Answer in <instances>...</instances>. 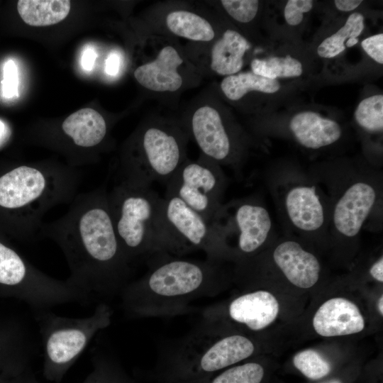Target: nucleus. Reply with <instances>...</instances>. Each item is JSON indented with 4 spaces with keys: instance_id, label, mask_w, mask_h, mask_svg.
I'll return each mask as SVG.
<instances>
[{
    "instance_id": "1",
    "label": "nucleus",
    "mask_w": 383,
    "mask_h": 383,
    "mask_svg": "<svg viewBox=\"0 0 383 383\" xmlns=\"http://www.w3.org/2000/svg\"><path fill=\"white\" fill-rule=\"evenodd\" d=\"M39 236L60 247L70 272L67 280L89 300L120 294L130 282L133 264L118 239L104 187L77 194L65 214L43 224Z\"/></svg>"
},
{
    "instance_id": "2",
    "label": "nucleus",
    "mask_w": 383,
    "mask_h": 383,
    "mask_svg": "<svg viewBox=\"0 0 383 383\" xmlns=\"http://www.w3.org/2000/svg\"><path fill=\"white\" fill-rule=\"evenodd\" d=\"M151 256L148 272L130 282L119 294L122 309L128 317H171L186 313L192 301L216 295L227 283L221 261L183 259L164 252Z\"/></svg>"
},
{
    "instance_id": "3",
    "label": "nucleus",
    "mask_w": 383,
    "mask_h": 383,
    "mask_svg": "<svg viewBox=\"0 0 383 383\" xmlns=\"http://www.w3.org/2000/svg\"><path fill=\"white\" fill-rule=\"evenodd\" d=\"M80 179V173L67 167L17 166L0 176V209L12 213L21 238L33 241L39 237L45 213L73 200Z\"/></svg>"
},
{
    "instance_id": "4",
    "label": "nucleus",
    "mask_w": 383,
    "mask_h": 383,
    "mask_svg": "<svg viewBox=\"0 0 383 383\" xmlns=\"http://www.w3.org/2000/svg\"><path fill=\"white\" fill-rule=\"evenodd\" d=\"M256 344L238 333L200 325L160 352L152 375L156 383H197L252 357Z\"/></svg>"
},
{
    "instance_id": "5",
    "label": "nucleus",
    "mask_w": 383,
    "mask_h": 383,
    "mask_svg": "<svg viewBox=\"0 0 383 383\" xmlns=\"http://www.w3.org/2000/svg\"><path fill=\"white\" fill-rule=\"evenodd\" d=\"M112 316L111 307L104 301L90 316L82 318L61 316L48 310L37 311L43 347L44 377L60 383L96 334L111 324Z\"/></svg>"
},
{
    "instance_id": "6",
    "label": "nucleus",
    "mask_w": 383,
    "mask_h": 383,
    "mask_svg": "<svg viewBox=\"0 0 383 383\" xmlns=\"http://www.w3.org/2000/svg\"><path fill=\"white\" fill-rule=\"evenodd\" d=\"M161 197L150 187L117 183L108 192L113 225L132 264L157 253V220Z\"/></svg>"
},
{
    "instance_id": "7",
    "label": "nucleus",
    "mask_w": 383,
    "mask_h": 383,
    "mask_svg": "<svg viewBox=\"0 0 383 383\" xmlns=\"http://www.w3.org/2000/svg\"><path fill=\"white\" fill-rule=\"evenodd\" d=\"M184 138L175 130L151 125L138 135L123 156L116 173L118 183L150 187L167 185L184 161Z\"/></svg>"
},
{
    "instance_id": "8",
    "label": "nucleus",
    "mask_w": 383,
    "mask_h": 383,
    "mask_svg": "<svg viewBox=\"0 0 383 383\" xmlns=\"http://www.w3.org/2000/svg\"><path fill=\"white\" fill-rule=\"evenodd\" d=\"M0 294L16 297L37 311L67 303L89 300L69 283L35 268L0 241Z\"/></svg>"
},
{
    "instance_id": "9",
    "label": "nucleus",
    "mask_w": 383,
    "mask_h": 383,
    "mask_svg": "<svg viewBox=\"0 0 383 383\" xmlns=\"http://www.w3.org/2000/svg\"><path fill=\"white\" fill-rule=\"evenodd\" d=\"M202 250L206 258L226 257L211 222L175 196L161 199L157 220V252L181 257Z\"/></svg>"
},
{
    "instance_id": "10",
    "label": "nucleus",
    "mask_w": 383,
    "mask_h": 383,
    "mask_svg": "<svg viewBox=\"0 0 383 383\" xmlns=\"http://www.w3.org/2000/svg\"><path fill=\"white\" fill-rule=\"evenodd\" d=\"M211 226L226 257L229 249L239 255H250L266 242L272 228L269 212L252 201L221 205L213 216Z\"/></svg>"
},
{
    "instance_id": "11",
    "label": "nucleus",
    "mask_w": 383,
    "mask_h": 383,
    "mask_svg": "<svg viewBox=\"0 0 383 383\" xmlns=\"http://www.w3.org/2000/svg\"><path fill=\"white\" fill-rule=\"evenodd\" d=\"M226 178L219 165L205 157L184 160L166 185L175 196L211 222L221 207Z\"/></svg>"
},
{
    "instance_id": "12",
    "label": "nucleus",
    "mask_w": 383,
    "mask_h": 383,
    "mask_svg": "<svg viewBox=\"0 0 383 383\" xmlns=\"http://www.w3.org/2000/svg\"><path fill=\"white\" fill-rule=\"evenodd\" d=\"M279 305L268 291L257 289L238 295L228 304L208 306L201 311L198 325L221 330L235 324L257 332L271 325L277 318Z\"/></svg>"
},
{
    "instance_id": "13",
    "label": "nucleus",
    "mask_w": 383,
    "mask_h": 383,
    "mask_svg": "<svg viewBox=\"0 0 383 383\" xmlns=\"http://www.w3.org/2000/svg\"><path fill=\"white\" fill-rule=\"evenodd\" d=\"M190 128L205 157L218 165L228 162L232 155V141L216 109L210 106L197 109L192 115Z\"/></svg>"
},
{
    "instance_id": "14",
    "label": "nucleus",
    "mask_w": 383,
    "mask_h": 383,
    "mask_svg": "<svg viewBox=\"0 0 383 383\" xmlns=\"http://www.w3.org/2000/svg\"><path fill=\"white\" fill-rule=\"evenodd\" d=\"M377 199L374 188L365 182L350 186L337 201L333 211V224L338 233L354 237L360 231Z\"/></svg>"
},
{
    "instance_id": "15",
    "label": "nucleus",
    "mask_w": 383,
    "mask_h": 383,
    "mask_svg": "<svg viewBox=\"0 0 383 383\" xmlns=\"http://www.w3.org/2000/svg\"><path fill=\"white\" fill-rule=\"evenodd\" d=\"M316 333L323 337H334L361 332L365 319L357 306L343 297H334L322 304L313 321Z\"/></svg>"
},
{
    "instance_id": "16",
    "label": "nucleus",
    "mask_w": 383,
    "mask_h": 383,
    "mask_svg": "<svg viewBox=\"0 0 383 383\" xmlns=\"http://www.w3.org/2000/svg\"><path fill=\"white\" fill-rule=\"evenodd\" d=\"M273 260L286 278L302 289L314 286L319 279L321 267L315 255L294 240H285L273 252Z\"/></svg>"
},
{
    "instance_id": "17",
    "label": "nucleus",
    "mask_w": 383,
    "mask_h": 383,
    "mask_svg": "<svg viewBox=\"0 0 383 383\" xmlns=\"http://www.w3.org/2000/svg\"><path fill=\"white\" fill-rule=\"evenodd\" d=\"M183 60L177 50L171 45L162 48L156 58L135 69L134 77L147 89L173 92L182 87V77L178 67Z\"/></svg>"
},
{
    "instance_id": "18",
    "label": "nucleus",
    "mask_w": 383,
    "mask_h": 383,
    "mask_svg": "<svg viewBox=\"0 0 383 383\" xmlns=\"http://www.w3.org/2000/svg\"><path fill=\"white\" fill-rule=\"evenodd\" d=\"M289 128L296 140L304 147L318 149L331 145L341 136L339 124L313 111H303L294 115Z\"/></svg>"
},
{
    "instance_id": "19",
    "label": "nucleus",
    "mask_w": 383,
    "mask_h": 383,
    "mask_svg": "<svg viewBox=\"0 0 383 383\" xmlns=\"http://www.w3.org/2000/svg\"><path fill=\"white\" fill-rule=\"evenodd\" d=\"M285 207L292 224L301 231H316L323 224L324 209L315 187L292 188L286 195Z\"/></svg>"
},
{
    "instance_id": "20",
    "label": "nucleus",
    "mask_w": 383,
    "mask_h": 383,
    "mask_svg": "<svg viewBox=\"0 0 383 383\" xmlns=\"http://www.w3.org/2000/svg\"><path fill=\"white\" fill-rule=\"evenodd\" d=\"M61 129L73 145L82 150H90L101 145L107 134V124L96 111L86 108L70 115Z\"/></svg>"
},
{
    "instance_id": "21",
    "label": "nucleus",
    "mask_w": 383,
    "mask_h": 383,
    "mask_svg": "<svg viewBox=\"0 0 383 383\" xmlns=\"http://www.w3.org/2000/svg\"><path fill=\"white\" fill-rule=\"evenodd\" d=\"M249 48L248 40L242 35L233 30H226L212 48V70L224 76L240 72L243 66L244 55Z\"/></svg>"
},
{
    "instance_id": "22",
    "label": "nucleus",
    "mask_w": 383,
    "mask_h": 383,
    "mask_svg": "<svg viewBox=\"0 0 383 383\" xmlns=\"http://www.w3.org/2000/svg\"><path fill=\"white\" fill-rule=\"evenodd\" d=\"M70 7L68 0H20L17 4L21 18L31 26L56 24L67 17Z\"/></svg>"
},
{
    "instance_id": "23",
    "label": "nucleus",
    "mask_w": 383,
    "mask_h": 383,
    "mask_svg": "<svg viewBox=\"0 0 383 383\" xmlns=\"http://www.w3.org/2000/svg\"><path fill=\"white\" fill-rule=\"evenodd\" d=\"M166 24L174 35L194 41L209 42L215 37L211 23L199 15L184 10L169 13Z\"/></svg>"
},
{
    "instance_id": "24",
    "label": "nucleus",
    "mask_w": 383,
    "mask_h": 383,
    "mask_svg": "<svg viewBox=\"0 0 383 383\" xmlns=\"http://www.w3.org/2000/svg\"><path fill=\"white\" fill-rule=\"evenodd\" d=\"M279 88L280 84L277 79L255 74L252 71L226 76L221 83V91L232 101L240 99L251 91L273 94L279 91Z\"/></svg>"
},
{
    "instance_id": "25",
    "label": "nucleus",
    "mask_w": 383,
    "mask_h": 383,
    "mask_svg": "<svg viewBox=\"0 0 383 383\" xmlns=\"http://www.w3.org/2000/svg\"><path fill=\"white\" fill-rule=\"evenodd\" d=\"M248 360L197 383H266L267 367L261 362Z\"/></svg>"
},
{
    "instance_id": "26",
    "label": "nucleus",
    "mask_w": 383,
    "mask_h": 383,
    "mask_svg": "<svg viewBox=\"0 0 383 383\" xmlns=\"http://www.w3.org/2000/svg\"><path fill=\"white\" fill-rule=\"evenodd\" d=\"M92 369L82 383H136L117 360L101 351L91 357Z\"/></svg>"
},
{
    "instance_id": "27",
    "label": "nucleus",
    "mask_w": 383,
    "mask_h": 383,
    "mask_svg": "<svg viewBox=\"0 0 383 383\" xmlns=\"http://www.w3.org/2000/svg\"><path fill=\"white\" fill-rule=\"evenodd\" d=\"M364 29V17L360 13L349 16L344 26L335 33L326 38L318 47V55L324 58H332L345 50V42L350 38L358 37Z\"/></svg>"
},
{
    "instance_id": "28",
    "label": "nucleus",
    "mask_w": 383,
    "mask_h": 383,
    "mask_svg": "<svg viewBox=\"0 0 383 383\" xmlns=\"http://www.w3.org/2000/svg\"><path fill=\"white\" fill-rule=\"evenodd\" d=\"M251 69L255 74L270 79L296 77L303 72L302 64L290 55L266 60L255 59L251 62Z\"/></svg>"
},
{
    "instance_id": "29",
    "label": "nucleus",
    "mask_w": 383,
    "mask_h": 383,
    "mask_svg": "<svg viewBox=\"0 0 383 383\" xmlns=\"http://www.w3.org/2000/svg\"><path fill=\"white\" fill-rule=\"evenodd\" d=\"M293 365L305 377L313 381L326 379L333 369L329 360L311 349L297 353L293 357Z\"/></svg>"
},
{
    "instance_id": "30",
    "label": "nucleus",
    "mask_w": 383,
    "mask_h": 383,
    "mask_svg": "<svg viewBox=\"0 0 383 383\" xmlns=\"http://www.w3.org/2000/svg\"><path fill=\"white\" fill-rule=\"evenodd\" d=\"M355 118L358 125L367 131L382 132L383 95H373L361 101L355 111Z\"/></svg>"
},
{
    "instance_id": "31",
    "label": "nucleus",
    "mask_w": 383,
    "mask_h": 383,
    "mask_svg": "<svg viewBox=\"0 0 383 383\" xmlns=\"http://www.w3.org/2000/svg\"><path fill=\"white\" fill-rule=\"evenodd\" d=\"M221 3L226 11L240 23H248L256 16L259 1L257 0H222Z\"/></svg>"
},
{
    "instance_id": "32",
    "label": "nucleus",
    "mask_w": 383,
    "mask_h": 383,
    "mask_svg": "<svg viewBox=\"0 0 383 383\" xmlns=\"http://www.w3.org/2000/svg\"><path fill=\"white\" fill-rule=\"evenodd\" d=\"M1 90L2 95L6 99L18 96V72L13 60H7L4 65Z\"/></svg>"
},
{
    "instance_id": "33",
    "label": "nucleus",
    "mask_w": 383,
    "mask_h": 383,
    "mask_svg": "<svg viewBox=\"0 0 383 383\" xmlns=\"http://www.w3.org/2000/svg\"><path fill=\"white\" fill-rule=\"evenodd\" d=\"M311 0H289L287 1L284 16L287 23L290 26H297L303 20L304 13L312 9Z\"/></svg>"
},
{
    "instance_id": "34",
    "label": "nucleus",
    "mask_w": 383,
    "mask_h": 383,
    "mask_svg": "<svg viewBox=\"0 0 383 383\" xmlns=\"http://www.w3.org/2000/svg\"><path fill=\"white\" fill-rule=\"evenodd\" d=\"M0 383H42L35 376L27 362L0 375Z\"/></svg>"
},
{
    "instance_id": "35",
    "label": "nucleus",
    "mask_w": 383,
    "mask_h": 383,
    "mask_svg": "<svg viewBox=\"0 0 383 383\" xmlns=\"http://www.w3.org/2000/svg\"><path fill=\"white\" fill-rule=\"evenodd\" d=\"M361 45L372 59L379 64H383V33L365 38L362 41Z\"/></svg>"
},
{
    "instance_id": "36",
    "label": "nucleus",
    "mask_w": 383,
    "mask_h": 383,
    "mask_svg": "<svg viewBox=\"0 0 383 383\" xmlns=\"http://www.w3.org/2000/svg\"><path fill=\"white\" fill-rule=\"evenodd\" d=\"M4 343L0 341V374L12 370L17 365L26 360L25 357L19 358H7L4 352Z\"/></svg>"
},
{
    "instance_id": "37",
    "label": "nucleus",
    "mask_w": 383,
    "mask_h": 383,
    "mask_svg": "<svg viewBox=\"0 0 383 383\" xmlns=\"http://www.w3.org/2000/svg\"><path fill=\"white\" fill-rule=\"evenodd\" d=\"M120 57L116 52L109 54L105 62V72L109 76H116L119 71Z\"/></svg>"
},
{
    "instance_id": "38",
    "label": "nucleus",
    "mask_w": 383,
    "mask_h": 383,
    "mask_svg": "<svg viewBox=\"0 0 383 383\" xmlns=\"http://www.w3.org/2000/svg\"><path fill=\"white\" fill-rule=\"evenodd\" d=\"M97 55L91 48H86L82 56V67L85 71H91L94 67Z\"/></svg>"
},
{
    "instance_id": "39",
    "label": "nucleus",
    "mask_w": 383,
    "mask_h": 383,
    "mask_svg": "<svg viewBox=\"0 0 383 383\" xmlns=\"http://www.w3.org/2000/svg\"><path fill=\"white\" fill-rule=\"evenodd\" d=\"M362 2V0H335V5L340 11H350L358 7Z\"/></svg>"
},
{
    "instance_id": "40",
    "label": "nucleus",
    "mask_w": 383,
    "mask_h": 383,
    "mask_svg": "<svg viewBox=\"0 0 383 383\" xmlns=\"http://www.w3.org/2000/svg\"><path fill=\"white\" fill-rule=\"evenodd\" d=\"M370 274L379 282H383V257L381 256L370 267Z\"/></svg>"
},
{
    "instance_id": "41",
    "label": "nucleus",
    "mask_w": 383,
    "mask_h": 383,
    "mask_svg": "<svg viewBox=\"0 0 383 383\" xmlns=\"http://www.w3.org/2000/svg\"><path fill=\"white\" fill-rule=\"evenodd\" d=\"M318 383H348L347 379L342 377H335L328 379H323Z\"/></svg>"
},
{
    "instance_id": "42",
    "label": "nucleus",
    "mask_w": 383,
    "mask_h": 383,
    "mask_svg": "<svg viewBox=\"0 0 383 383\" xmlns=\"http://www.w3.org/2000/svg\"><path fill=\"white\" fill-rule=\"evenodd\" d=\"M358 43L357 38H350L346 41V45L345 48H350L354 46L355 44Z\"/></svg>"
},
{
    "instance_id": "43",
    "label": "nucleus",
    "mask_w": 383,
    "mask_h": 383,
    "mask_svg": "<svg viewBox=\"0 0 383 383\" xmlns=\"http://www.w3.org/2000/svg\"><path fill=\"white\" fill-rule=\"evenodd\" d=\"M382 303H383V296L382 295L380 296V298L379 299V301H378V310H379V312L381 314V316L383 315Z\"/></svg>"
},
{
    "instance_id": "44",
    "label": "nucleus",
    "mask_w": 383,
    "mask_h": 383,
    "mask_svg": "<svg viewBox=\"0 0 383 383\" xmlns=\"http://www.w3.org/2000/svg\"><path fill=\"white\" fill-rule=\"evenodd\" d=\"M4 131H5L4 123H3V121H1L0 120V140H1V137L3 136Z\"/></svg>"
}]
</instances>
